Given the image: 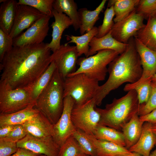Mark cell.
Masks as SVG:
<instances>
[{
	"instance_id": "9",
	"label": "cell",
	"mask_w": 156,
	"mask_h": 156,
	"mask_svg": "<svg viewBox=\"0 0 156 156\" xmlns=\"http://www.w3.org/2000/svg\"><path fill=\"white\" fill-rule=\"evenodd\" d=\"M144 19L135 9L122 19L114 23L111 31L112 37L121 42L127 44L145 26Z\"/></svg>"
},
{
	"instance_id": "36",
	"label": "cell",
	"mask_w": 156,
	"mask_h": 156,
	"mask_svg": "<svg viewBox=\"0 0 156 156\" xmlns=\"http://www.w3.org/2000/svg\"><path fill=\"white\" fill-rule=\"evenodd\" d=\"M156 7V0H140L135 10L147 20L152 15Z\"/></svg>"
},
{
	"instance_id": "15",
	"label": "cell",
	"mask_w": 156,
	"mask_h": 156,
	"mask_svg": "<svg viewBox=\"0 0 156 156\" xmlns=\"http://www.w3.org/2000/svg\"><path fill=\"white\" fill-rule=\"evenodd\" d=\"M45 15L30 6L18 3L15 20L9 35L15 38Z\"/></svg>"
},
{
	"instance_id": "13",
	"label": "cell",
	"mask_w": 156,
	"mask_h": 156,
	"mask_svg": "<svg viewBox=\"0 0 156 156\" xmlns=\"http://www.w3.org/2000/svg\"><path fill=\"white\" fill-rule=\"evenodd\" d=\"M50 17L45 15L34 23L24 32L13 39V46L39 44L48 35Z\"/></svg>"
},
{
	"instance_id": "11",
	"label": "cell",
	"mask_w": 156,
	"mask_h": 156,
	"mask_svg": "<svg viewBox=\"0 0 156 156\" xmlns=\"http://www.w3.org/2000/svg\"><path fill=\"white\" fill-rule=\"evenodd\" d=\"M79 56L76 46L65 43L51 55V62L55 64L59 73L63 80L76 70Z\"/></svg>"
},
{
	"instance_id": "17",
	"label": "cell",
	"mask_w": 156,
	"mask_h": 156,
	"mask_svg": "<svg viewBox=\"0 0 156 156\" xmlns=\"http://www.w3.org/2000/svg\"><path fill=\"white\" fill-rule=\"evenodd\" d=\"M53 14L55 21L51 25L52 29V40L49 43H47V47L53 52L60 47L62 34L65 29L73 25V23L65 14L58 13L54 9Z\"/></svg>"
},
{
	"instance_id": "39",
	"label": "cell",
	"mask_w": 156,
	"mask_h": 156,
	"mask_svg": "<svg viewBox=\"0 0 156 156\" xmlns=\"http://www.w3.org/2000/svg\"><path fill=\"white\" fill-rule=\"evenodd\" d=\"M17 142L0 139V156H11L18 150Z\"/></svg>"
},
{
	"instance_id": "16",
	"label": "cell",
	"mask_w": 156,
	"mask_h": 156,
	"mask_svg": "<svg viewBox=\"0 0 156 156\" xmlns=\"http://www.w3.org/2000/svg\"><path fill=\"white\" fill-rule=\"evenodd\" d=\"M22 125L27 133L34 136L44 139L53 138V125L40 112Z\"/></svg>"
},
{
	"instance_id": "50",
	"label": "cell",
	"mask_w": 156,
	"mask_h": 156,
	"mask_svg": "<svg viewBox=\"0 0 156 156\" xmlns=\"http://www.w3.org/2000/svg\"><path fill=\"white\" fill-rule=\"evenodd\" d=\"M86 156H89V155H86Z\"/></svg>"
},
{
	"instance_id": "35",
	"label": "cell",
	"mask_w": 156,
	"mask_h": 156,
	"mask_svg": "<svg viewBox=\"0 0 156 156\" xmlns=\"http://www.w3.org/2000/svg\"><path fill=\"white\" fill-rule=\"evenodd\" d=\"M151 80L139 84L133 89L136 91L140 105L146 103L148 101L151 92Z\"/></svg>"
},
{
	"instance_id": "1",
	"label": "cell",
	"mask_w": 156,
	"mask_h": 156,
	"mask_svg": "<svg viewBox=\"0 0 156 156\" xmlns=\"http://www.w3.org/2000/svg\"><path fill=\"white\" fill-rule=\"evenodd\" d=\"M48 43L13 46L0 64V82L12 89L30 88L51 62Z\"/></svg>"
},
{
	"instance_id": "43",
	"label": "cell",
	"mask_w": 156,
	"mask_h": 156,
	"mask_svg": "<svg viewBox=\"0 0 156 156\" xmlns=\"http://www.w3.org/2000/svg\"><path fill=\"white\" fill-rule=\"evenodd\" d=\"M15 125H6L0 127V139L6 137L12 131Z\"/></svg>"
},
{
	"instance_id": "8",
	"label": "cell",
	"mask_w": 156,
	"mask_h": 156,
	"mask_svg": "<svg viewBox=\"0 0 156 156\" xmlns=\"http://www.w3.org/2000/svg\"><path fill=\"white\" fill-rule=\"evenodd\" d=\"M96 106L93 98L81 104H75L71 116L77 129L93 135L101 118L100 114L95 109Z\"/></svg>"
},
{
	"instance_id": "25",
	"label": "cell",
	"mask_w": 156,
	"mask_h": 156,
	"mask_svg": "<svg viewBox=\"0 0 156 156\" xmlns=\"http://www.w3.org/2000/svg\"><path fill=\"white\" fill-rule=\"evenodd\" d=\"M53 7L58 13H64L70 19L75 31L79 29L80 23L77 6L74 0H54Z\"/></svg>"
},
{
	"instance_id": "10",
	"label": "cell",
	"mask_w": 156,
	"mask_h": 156,
	"mask_svg": "<svg viewBox=\"0 0 156 156\" xmlns=\"http://www.w3.org/2000/svg\"><path fill=\"white\" fill-rule=\"evenodd\" d=\"M136 50L139 56L142 68V74L140 78L133 83L127 84L124 90L128 92L136 86L151 80L156 73V51L152 50L143 44L137 38L134 37Z\"/></svg>"
},
{
	"instance_id": "49",
	"label": "cell",
	"mask_w": 156,
	"mask_h": 156,
	"mask_svg": "<svg viewBox=\"0 0 156 156\" xmlns=\"http://www.w3.org/2000/svg\"><path fill=\"white\" fill-rule=\"evenodd\" d=\"M36 156H46V155L43 154H40Z\"/></svg>"
},
{
	"instance_id": "37",
	"label": "cell",
	"mask_w": 156,
	"mask_h": 156,
	"mask_svg": "<svg viewBox=\"0 0 156 156\" xmlns=\"http://www.w3.org/2000/svg\"><path fill=\"white\" fill-rule=\"evenodd\" d=\"M152 90L150 98L146 103L140 105L138 114L139 116L146 115L156 109V85L151 83Z\"/></svg>"
},
{
	"instance_id": "45",
	"label": "cell",
	"mask_w": 156,
	"mask_h": 156,
	"mask_svg": "<svg viewBox=\"0 0 156 156\" xmlns=\"http://www.w3.org/2000/svg\"><path fill=\"white\" fill-rule=\"evenodd\" d=\"M151 129L152 131L156 135V125H152L151 126ZM155 146H156V144Z\"/></svg>"
},
{
	"instance_id": "2",
	"label": "cell",
	"mask_w": 156,
	"mask_h": 156,
	"mask_svg": "<svg viewBox=\"0 0 156 156\" xmlns=\"http://www.w3.org/2000/svg\"><path fill=\"white\" fill-rule=\"evenodd\" d=\"M108 66V78L105 83L100 86L94 98L96 106L101 105L103 100L112 90L124 83H135L141 77L142 68L133 37L129 40L125 51L117 56Z\"/></svg>"
},
{
	"instance_id": "31",
	"label": "cell",
	"mask_w": 156,
	"mask_h": 156,
	"mask_svg": "<svg viewBox=\"0 0 156 156\" xmlns=\"http://www.w3.org/2000/svg\"><path fill=\"white\" fill-rule=\"evenodd\" d=\"M86 155L77 141L72 135L60 147L58 156H86Z\"/></svg>"
},
{
	"instance_id": "22",
	"label": "cell",
	"mask_w": 156,
	"mask_h": 156,
	"mask_svg": "<svg viewBox=\"0 0 156 156\" xmlns=\"http://www.w3.org/2000/svg\"><path fill=\"white\" fill-rule=\"evenodd\" d=\"M144 123L140 120L137 113L122 127V130L125 138V147L128 149L135 144L139 140Z\"/></svg>"
},
{
	"instance_id": "18",
	"label": "cell",
	"mask_w": 156,
	"mask_h": 156,
	"mask_svg": "<svg viewBox=\"0 0 156 156\" xmlns=\"http://www.w3.org/2000/svg\"><path fill=\"white\" fill-rule=\"evenodd\" d=\"M111 31L102 37L97 38L95 36L92 38L89 44L90 49L87 57L93 55L99 51L102 50H113L120 54L125 51L128 43H123L117 40L112 37Z\"/></svg>"
},
{
	"instance_id": "44",
	"label": "cell",
	"mask_w": 156,
	"mask_h": 156,
	"mask_svg": "<svg viewBox=\"0 0 156 156\" xmlns=\"http://www.w3.org/2000/svg\"><path fill=\"white\" fill-rule=\"evenodd\" d=\"M118 156H143L140 154L135 152H132V153L130 154L125 155H119Z\"/></svg>"
},
{
	"instance_id": "40",
	"label": "cell",
	"mask_w": 156,
	"mask_h": 156,
	"mask_svg": "<svg viewBox=\"0 0 156 156\" xmlns=\"http://www.w3.org/2000/svg\"><path fill=\"white\" fill-rule=\"evenodd\" d=\"M27 133L22 125H16L14 126L10 133L4 138L17 142L24 138Z\"/></svg>"
},
{
	"instance_id": "3",
	"label": "cell",
	"mask_w": 156,
	"mask_h": 156,
	"mask_svg": "<svg viewBox=\"0 0 156 156\" xmlns=\"http://www.w3.org/2000/svg\"><path fill=\"white\" fill-rule=\"evenodd\" d=\"M140 106L137 92L132 89L121 97L114 98L104 108L95 109L100 115L99 124L119 131L138 113Z\"/></svg>"
},
{
	"instance_id": "24",
	"label": "cell",
	"mask_w": 156,
	"mask_h": 156,
	"mask_svg": "<svg viewBox=\"0 0 156 156\" xmlns=\"http://www.w3.org/2000/svg\"><path fill=\"white\" fill-rule=\"evenodd\" d=\"M40 112L34 106L32 105L14 113L0 114V127L6 125H23Z\"/></svg>"
},
{
	"instance_id": "7",
	"label": "cell",
	"mask_w": 156,
	"mask_h": 156,
	"mask_svg": "<svg viewBox=\"0 0 156 156\" xmlns=\"http://www.w3.org/2000/svg\"><path fill=\"white\" fill-rule=\"evenodd\" d=\"M30 88L12 89L4 83L0 82V114L12 113L31 106H35Z\"/></svg>"
},
{
	"instance_id": "21",
	"label": "cell",
	"mask_w": 156,
	"mask_h": 156,
	"mask_svg": "<svg viewBox=\"0 0 156 156\" xmlns=\"http://www.w3.org/2000/svg\"><path fill=\"white\" fill-rule=\"evenodd\" d=\"M0 29L9 34L15 20L18 1L0 0Z\"/></svg>"
},
{
	"instance_id": "4",
	"label": "cell",
	"mask_w": 156,
	"mask_h": 156,
	"mask_svg": "<svg viewBox=\"0 0 156 156\" xmlns=\"http://www.w3.org/2000/svg\"><path fill=\"white\" fill-rule=\"evenodd\" d=\"M64 80L57 68L48 85L38 98L35 107L53 125L58 121L64 107Z\"/></svg>"
},
{
	"instance_id": "34",
	"label": "cell",
	"mask_w": 156,
	"mask_h": 156,
	"mask_svg": "<svg viewBox=\"0 0 156 156\" xmlns=\"http://www.w3.org/2000/svg\"><path fill=\"white\" fill-rule=\"evenodd\" d=\"M115 15L113 5L107 8L104 12L102 24L98 27V33L95 36L102 37L107 34L112 29L114 24L113 18Z\"/></svg>"
},
{
	"instance_id": "42",
	"label": "cell",
	"mask_w": 156,
	"mask_h": 156,
	"mask_svg": "<svg viewBox=\"0 0 156 156\" xmlns=\"http://www.w3.org/2000/svg\"><path fill=\"white\" fill-rule=\"evenodd\" d=\"M39 155L24 148H18L17 151L11 156H36Z\"/></svg>"
},
{
	"instance_id": "20",
	"label": "cell",
	"mask_w": 156,
	"mask_h": 156,
	"mask_svg": "<svg viewBox=\"0 0 156 156\" xmlns=\"http://www.w3.org/2000/svg\"><path fill=\"white\" fill-rule=\"evenodd\" d=\"M85 134L94 145L97 156H118L129 155L132 153L125 147L99 140L92 135Z\"/></svg>"
},
{
	"instance_id": "6",
	"label": "cell",
	"mask_w": 156,
	"mask_h": 156,
	"mask_svg": "<svg viewBox=\"0 0 156 156\" xmlns=\"http://www.w3.org/2000/svg\"><path fill=\"white\" fill-rule=\"evenodd\" d=\"M64 97H72L75 104H81L94 98L100 85L99 82L83 73L67 77L64 80Z\"/></svg>"
},
{
	"instance_id": "14",
	"label": "cell",
	"mask_w": 156,
	"mask_h": 156,
	"mask_svg": "<svg viewBox=\"0 0 156 156\" xmlns=\"http://www.w3.org/2000/svg\"><path fill=\"white\" fill-rule=\"evenodd\" d=\"M18 148H23L38 154L58 156L60 147L53 138H41L27 133L17 143Z\"/></svg>"
},
{
	"instance_id": "27",
	"label": "cell",
	"mask_w": 156,
	"mask_h": 156,
	"mask_svg": "<svg viewBox=\"0 0 156 156\" xmlns=\"http://www.w3.org/2000/svg\"><path fill=\"white\" fill-rule=\"evenodd\" d=\"M98 32V27L94 26L91 30L80 36L65 35L67 39L70 40L66 43L75 44L79 57L84 54L87 57L90 49L89 43L92 38L96 36Z\"/></svg>"
},
{
	"instance_id": "32",
	"label": "cell",
	"mask_w": 156,
	"mask_h": 156,
	"mask_svg": "<svg viewBox=\"0 0 156 156\" xmlns=\"http://www.w3.org/2000/svg\"><path fill=\"white\" fill-rule=\"evenodd\" d=\"M54 0H19L18 3L30 6L44 15L53 17V3Z\"/></svg>"
},
{
	"instance_id": "47",
	"label": "cell",
	"mask_w": 156,
	"mask_h": 156,
	"mask_svg": "<svg viewBox=\"0 0 156 156\" xmlns=\"http://www.w3.org/2000/svg\"><path fill=\"white\" fill-rule=\"evenodd\" d=\"M149 156H156V148L155 150L151 153Z\"/></svg>"
},
{
	"instance_id": "19",
	"label": "cell",
	"mask_w": 156,
	"mask_h": 156,
	"mask_svg": "<svg viewBox=\"0 0 156 156\" xmlns=\"http://www.w3.org/2000/svg\"><path fill=\"white\" fill-rule=\"evenodd\" d=\"M152 124L144 122L141 135L137 142L129 150L143 156H149L151 151L156 144V135L151 129Z\"/></svg>"
},
{
	"instance_id": "12",
	"label": "cell",
	"mask_w": 156,
	"mask_h": 156,
	"mask_svg": "<svg viewBox=\"0 0 156 156\" xmlns=\"http://www.w3.org/2000/svg\"><path fill=\"white\" fill-rule=\"evenodd\" d=\"M75 104L74 100L71 96L64 97L62 114L57 122L53 125V138L60 147L68 138L72 135L77 129L71 116Z\"/></svg>"
},
{
	"instance_id": "48",
	"label": "cell",
	"mask_w": 156,
	"mask_h": 156,
	"mask_svg": "<svg viewBox=\"0 0 156 156\" xmlns=\"http://www.w3.org/2000/svg\"><path fill=\"white\" fill-rule=\"evenodd\" d=\"M151 16H153L156 18V7L153 12Z\"/></svg>"
},
{
	"instance_id": "26",
	"label": "cell",
	"mask_w": 156,
	"mask_h": 156,
	"mask_svg": "<svg viewBox=\"0 0 156 156\" xmlns=\"http://www.w3.org/2000/svg\"><path fill=\"white\" fill-rule=\"evenodd\" d=\"M134 37L150 49L156 51V18L150 16L145 26Z\"/></svg>"
},
{
	"instance_id": "33",
	"label": "cell",
	"mask_w": 156,
	"mask_h": 156,
	"mask_svg": "<svg viewBox=\"0 0 156 156\" xmlns=\"http://www.w3.org/2000/svg\"><path fill=\"white\" fill-rule=\"evenodd\" d=\"M72 136L77 141L82 150L86 155L90 156H97L94 145L84 132L79 129H77Z\"/></svg>"
},
{
	"instance_id": "41",
	"label": "cell",
	"mask_w": 156,
	"mask_h": 156,
	"mask_svg": "<svg viewBox=\"0 0 156 156\" xmlns=\"http://www.w3.org/2000/svg\"><path fill=\"white\" fill-rule=\"evenodd\" d=\"M140 120L144 122H148L152 125H156V109L150 113L140 116Z\"/></svg>"
},
{
	"instance_id": "29",
	"label": "cell",
	"mask_w": 156,
	"mask_h": 156,
	"mask_svg": "<svg viewBox=\"0 0 156 156\" xmlns=\"http://www.w3.org/2000/svg\"><path fill=\"white\" fill-rule=\"evenodd\" d=\"M57 68L55 63L51 62L45 71L31 87V97L35 103L39 95L50 83Z\"/></svg>"
},
{
	"instance_id": "28",
	"label": "cell",
	"mask_w": 156,
	"mask_h": 156,
	"mask_svg": "<svg viewBox=\"0 0 156 156\" xmlns=\"http://www.w3.org/2000/svg\"><path fill=\"white\" fill-rule=\"evenodd\" d=\"M92 135L97 139L125 147V138L122 132L113 128L99 124Z\"/></svg>"
},
{
	"instance_id": "5",
	"label": "cell",
	"mask_w": 156,
	"mask_h": 156,
	"mask_svg": "<svg viewBox=\"0 0 156 156\" xmlns=\"http://www.w3.org/2000/svg\"><path fill=\"white\" fill-rule=\"evenodd\" d=\"M119 54L113 50L104 49L88 57H80L77 63L79 68L67 77L83 73L99 82L103 81L108 72L107 66Z\"/></svg>"
},
{
	"instance_id": "46",
	"label": "cell",
	"mask_w": 156,
	"mask_h": 156,
	"mask_svg": "<svg viewBox=\"0 0 156 156\" xmlns=\"http://www.w3.org/2000/svg\"><path fill=\"white\" fill-rule=\"evenodd\" d=\"M151 82L153 83L156 85V73L152 77Z\"/></svg>"
},
{
	"instance_id": "38",
	"label": "cell",
	"mask_w": 156,
	"mask_h": 156,
	"mask_svg": "<svg viewBox=\"0 0 156 156\" xmlns=\"http://www.w3.org/2000/svg\"><path fill=\"white\" fill-rule=\"evenodd\" d=\"M13 47V38L0 29V62Z\"/></svg>"
},
{
	"instance_id": "23",
	"label": "cell",
	"mask_w": 156,
	"mask_h": 156,
	"mask_svg": "<svg viewBox=\"0 0 156 156\" xmlns=\"http://www.w3.org/2000/svg\"><path fill=\"white\" fill-rule=\"evenodd\" d=\"M106 0H103L98 6L93 10L82 8L78 10L80 23L79 32L82 35L91 30L99 19V15L105 8Z\"/></svg>"
},
{
	"instance_id": "30",
	"label": "cell",
	"mask_w": 156,
	"mask_h": 156,
	"mask_svg": "<svg viewBox=\"0 0 156 156\" xmlns=\"http://www.w3.org/2000/svg\"><path fill=\"white\" fill-rule=\"evenodd\" d=\"M140 0H111L108 1L107 7L113 5L115 14L114 23L118 22L135 10Z\"/></svg>"
}]
</instances>
